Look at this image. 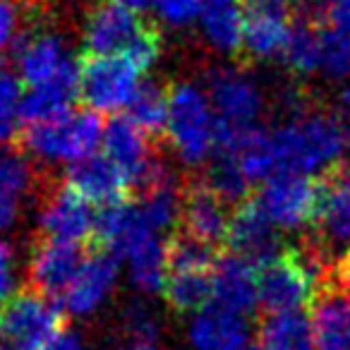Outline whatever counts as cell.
I'll return each instance as SVG.
<instances>
[{"instance_id":"cell-8","label":"cell","mask_w":350,"mask_h":350,"mask_svg":"<svg viewBox=\"0 0 350 350\" xmlns=\"http://www.w3.org/2000/svg\"><path fill=\"white\" fill-rule=\"evenodd\" d=\"M259 200L281 228L312 226L321 204V178L283 170L264 180Z\"/></svg>"},{"instance_id":"cell-29","label":"cell","mask_w":350,"mask_h":350,"mask_svg":"<svg viewBox=\"0 0 350 350\" xmlns=\"http://www.w3.org/2000/svg\"><path fill=\"white\" fill-rule=\"evenodd\" d=\"M209 185L224 197L228 204H238L245 197H250V185L252 183L247 180L243 165H240L238 156L235 154H226V151H216L214 165H211L209 175H206Z\"/></svg>"},{"instance_id":"cell-36","label":"cell","mask_w":350,"mask_h":350,"mask_svg":"<svg viewBox=\"0 0 350 350\" xmlns=\"http://www.w3.org/2000/svg\"><path fill=\"white\" fill-rule=\"evenodd\" d=\"M12 283V250L0 243V302L10 295Z\"/></svg>"},{"instance_id":"cell-11","label":"cell","mask_w":350,"mask_h":350,"mask_svg":"<svg viewBox=\"0 0 350 350\" xmlns=\"http://www.w3.org/2000/svg\"><path fill=\"white\" fill-rule=\"evenodd\" d=\"M94 206L68 180L49 187L41 204V235L89 245L96 228Z\"/></svg>"},{"instance_id":"cell-25","label":"cell","mask_w":350,"mask_h":350,"mask_svg":"<svg viewBox=\"0 0 350 350\" xmlns=\"http://www.w3.org/2000/svg\"><path fill=\"white\" fill-rule=\"evenodd\" d=\"M161 295L178 314L200 312L214 300V271H168Z\"/></svg>"},{"instance_id":"cell-43","label":"cell","mask_w":350,"mask_h":350,"mask_svg":"<svg viewBox=\"0 0 350 350\" xmlns=\"http://www.w3.org/2000/svg\"><path fill=\"white\" fill-rule=\"evenodd\" d=\"M345 135H348V142H350V116H348V125H345Z\"/></svg>"},{"instance_id":"cell-38","label":"cell","mask_w":350,"mask_h":350,"mask_svg":"<svg viewBox=\"0 0 350 350\" xmlns=\"http://www.w3.org/2000/svg\"><path fill=\"white\" fill-rule=\"evenodd\" d=\"M49 350H82V340H79V336L72 334V331H65Z\"/></svg>"},{"instance_id":"cell-6","label":"cell","mask_w":350,"mask_h":350,"mask_svg":"<svg viewBox=\"0 0 350 350\" xmlns=\"http://www.w3.org/2000/svg\"><path fill=\"white\" fill-rule=\"evenodd\" d=\"M79 89L77 98L96 113H116L132 101L137 87V72H142L125 55L87 53L77 60Z\"/></svg>"},{"instance_id":"cell-42","label":"cell","mask_w":350,"mask_h":350,"mask_svg":"<svg viewBox=\"0 0 350 350\" xmlns=\"http://www.w3.org/2000/svg\"><path fill=\"white\" fill-rule=\"evenodd\" d=\"M0 350H10V348H8V343H5V338H3V334H0Z\"/></svg>"},{"instance_id":"cell-35","label":"cell","mask_w":350,"mask_h":350,"mask_svg":"<svg viewBox=\"0 0 350 350\" xmlns=\"http://www.w3.org/2000/svg\"><path fill=\"white\" fill-rule=\"evenodd\" d=\"M17 22H20L17 0H0V55L10 46V41L15 39Z\"/></svg>"},{"instance_id":"cell-37","label":"cell","mask_w":350,"mask_h":350,"mask_svg":"<svg viewBox=\"0 0 350 350\" xmlns=\"http://www.w3.org/2000/svg\"><path fill=\"white\" fill-rule=\"evenodd\" d=\"M331 276H334V281L350 295V247L345 250L338 257V262L334 264V273H331Z\"/></svg>"},{"instance_id":"cell-10","label":"cell","mask_w":350,"mask_h":350,"mask_svg":"<svg viewBox=\"0 0 350 350\" xmlns=\"http://www.w3.org/2000/svg\"><path fill=\"white\" fill-rule=\"evenodd\" d=\"M226 250L252 259L257 267L283 250L281 235L276 230V221L264 209L259 192H252V195L245 197L243 202H238L233 206Z\"/></svg>"},{"instance_id":"cell-4","label":"cell","mask_w":350,"mask_h":350,"mask_svg":"<svg viewBox=\"0 0 350 350\" xmlns=\"http://www.w3.org/2000/svg\"><path fill=\"white\" fill-rule=\"evenodd\" d=\"M103 122L96 111H65L55 118L41 122L20 125L15 146L25 154L41 159H65L77 161L94 154L96 144L103 139Z\"/></svg>"},{"instance_id":"cell-16","label":"cell","mask_w":350,"mask_h":350,"mask_svg":"<svg viewBox=\"0 0 350 350\" xmlns=\"http://www.w3.org/2000/svg\"><path fill=\"white\" fill-rule=\"evenodd\" d=\"M214 300L250 312L259 307V269L252 259L224 250L214 267Z\"/></svg>"},{"instance_id":"cell-20","label":"cell","mask_w":350,"mask_h":350,"mask_svg":"<svg viewBox=\"0 0 350 350\" xmlns=\"http://www.w3.org/2000/svg\"><path fill=\"white\" fill-rule=\"evenodd\" d=\"M79 89V65L70 60L58 77L41 87H31L20 101V125L41 122L70 111V103L77 98Z\"/></svg>"},{"instance_id":"cell-12","label":"cell","mask_w":350,"mask_h":350,"mask_svg":"<svg viewBox=\"0 0 350 350\" xmlns=\"http://www.w3.org/2000/svg\"><path fill=\"white\" fill-rule=\"evenodd\" d=\"M226 204L228 202L209 185L206 178L190 180L183 187L178 228L185 230L192 238L202 240V243L226 250V238H228V224H230Z\"/></svg>"},{"instance_id":"cell-26","label":"cell","mask_w":350,"mask_h":350,"mask_svg":"<svg viewBox=\"0 0 350 350\" xmlns=\"http://www.w3.org/2000/svg\"><path fill=\"white\" fill-rule=\"evenodd\" d=\"M31 185V165L27 154L15 144L12 149L0 151V228L15 221L17 204L25 190Z\"/></svg>"},{"instance_id":"cell-40","label":"cell","mask_w":350,"mask_h":350,"mask_svg":"<svg viewBox=\"0 0 350 350\" xmlns=\"http://www.w3.org/2000/svg\"><path fill=\"white\" fill-rule=\"evenodd\" d=\"M127 350H159V348H154V345H149V343H137V345H132V348H127Z\"/></svg>"},{"instance_id":"cell-19","label":"cell","mask_w":350,"mask_h":350,"mask_svg":"<svg viewBox=\"0 0 350 350\" xmlns=\"http://www.w3.org/2000/svg\"><path fill=\"white\" fill-rule=\"evenodd\" d=\"M154 142L146 137V132L132 120L130 116H113L103 130V151L125 170L127 180H135L137 175L156 159L151 154Z\"/></svg>"},{"instance_id":"cell-14","label":"cell","mask_w":350,"mask_h":350,"mask_svg":"<svg viewBox=\"0 0 350 350\" xmlns=\"http://www.w3.org/2000/svg\"><path fill=\"white\" fill-rule=\"evenodd\" d=\"M68 183L101 209L132 200V187L125 170L106 151L72 161L68 168Z\"/></svg>"},{"instance_id":"cell-18","label":"cell","mask_w":350,"mask_h":350,"mask_svg":"<svg viewBox=\"0 0 350 350\" xmlns=\"http://www.w3.org/2000/svg\"><path fill=\"white\" fill-rule=\"evenodd\" d=\"M116 262L118 259L106 250L89 247L87 259H84L82 269H79L68 295H65V307L75 314H89L92 310H96V305L113 288Z\"/></svg>"},{"instance_id":"cell-30","label":"cell","mask_w":350,"mask_h":350,"mask_svg":"<svg viewBox=\"0 0 350 350\" xmlns=\"http://www.w3.org/2000/svg\"><path fill=\"white\" fill-rule=\"evenodd\" d=\"M321 70L336 79L350 75V34L321 25Z\"/></svg>"},{"instance_id":"cell-39","label":"cell","mask_w":350,"mask_h":350,"mask_svg":"<svg viewBox=\"0 0 350 350\" xmlns=\"http://www.w3.org/2000/svg\"><path fill=\"white\" fill-rule=\"evenodd\" d=\"M120 3H127V5L137 8V10H142V8H144V3H146V0H120Z\"/></svg>"},{"instance_id":"cell-5","label":"cell","mask_w":350,"mask_h":350,"mask_svg":"<svg viewBox=\"0 0 350 350\" xmlns=\"http://www.w3.org/2000/svg\"><path fill=\"white\" fill-rule=\"evenodd\" d=\"M259 310L269 312L297 310L310 305L317 283L329 276L321 264L310 257L307 250L283 247L267 262L259 264Z\"/></svg>"},{"instance_id":"cell-2","label":"cell","mask_w":350,"mask_h":350,"mask_svg":"<svg viewBox=\"0 0 350 350\" xmlns=\"http://www.w3.org/2000/svg\"><path fill=\"white\" fill-rule=\"evenodd\" d=\"M345 127L329 113H302L271 132L278 173H312L338 161L345 146Z\"/></svg>"},{"instance_id":"cell-23","label":"cell","mask_w":350,"mask_h":350,"mask_svg":"<svg viewBox=\"0 0 350 350\" xmlns=\"http://www.w3.org/2000/svg\"><path fill=\"white\" fill-rule=\"evenodd\" d=\"M170 92L173 87H165L159 79H144L137 87L132 101L127 103V116L146 132L154 144L161 142V137H168Z\"/></svg>"},{"instance_id":"cell-13","label":"cell","mask_w":350,"mask_h":350,"mask_svg":"<svg viewBox=\"0 0 350 350\" xmlns=\"http://www.w3.org/2000/svg\"><path fill=\"white\" fill-rule=\"evenodd\" d=\"M310 321L317 350H350V295L326 276L310 300Z\"/></svg>"},{"instance_id":"cell-27","label":"cell","mask_w":350,"mask_h":350,"mask_svg":"<svg viewBox=\"0 0 350 350\" xmlns=\"http://www.w3.org/2000/svg\"><path fill=\"white\" fill-rule=\"evenodd\" d=\"M283 60L295 72H314L321 70V25L312 17H300L293 22L291 36L283 49Z\"/></svg>"},{"instance_id":"cell-1","label":"cell","mask_w":350,"mask_h":350,"mask_svg":"<svg viewBox=\"0 0 350 350\" xmlns=\"http://www.w3.org/2000/svg\"><path fill=\"white\" fill-rule=\"evenodd\" d=\"M84 49L98 55H125L146 70L161 53V31L137 8L120 0H101L87 15Z\"/></svg>"},{"instance_id":"cell-7","label":"cell","mask_w":350,"mask_h":350,"mask_svg":"<svg viewBox=\"0 0 350 350\" xmlns=\"http://www.w3.org/2000/svg\"><path fill=\"white\" fill-rule=\"evenodd\" d=\"M168 139L185 163H202L216 144V118L206 96L192 84L170 92Z\"/></svg>"},{"instance_id":"cell-21","label":"cell","mask_w":350,"mask_h":350,"mask_svg":"<svg viewBox=\"0 0 350 350\" xmlns=\"http://www.w3.org/2000/svg\"><path fill=\"white\" fill-rule=\"evenodd\" d=\"M257 331L267 350H317L312 321L300 310L262 314Z\"/></svg>"},{"instance_id":"cell-28","label":"cell","mask_w":350,"mask_h":350,"mask_svg":"<svg viewBox=\"0 0 350 350\" xmlns=\"http://www.w3.org/2000/svg\"><path fill=\"white\" fill-rule=\"evenodd\" d=\"M132 281L139 291L154 293L161 291L168 276V250L159 238H151L130 257Z\"/></svg>"},{"instance_id":"cell-22","label":"cell","mask_w":350,"mask_h":350,"mask_svg":"<svg viewBox=\"0 0 350 350\" xmlns=\"http://www.w3.org/2000/svg\"><path fill=\"white\" fill-rule=\"evenodd\" d=\"M70 63L65 55V46L58 36L41 34L36 39L25 41L20 51V79L27 89L41 87L63 72Z\"/></svg>"},{"instance_id":"cell-15","label":"cell","mask_w":350,"mask_h":350,"mask_svg":"<svg viewBox=\"0 0 350 350\" xmlns=\"http://www.w3.org/2000/svg\"><path fill=\"white\" fill-rule=\"evenodd\" d=\"M190 338L197 350H243L250 338V324L245 312L211 300L197 312Z\"/></svg>"},{"instance_id":"cell-33","label":"cell","mask_w":350,"mask_h":350,"mask_svg":"<svg viewBox=\"0 0 350 350\" xmlns=\"http://www.w3.org/2000/svg\"><path fill=\"white\" fill-rule=\"evenodd\" d=\"M159 12L173 25H187L204 8V0H154Z\"/></svg>"},{"instance_id":"cell-34","label":"cell","mask_w":350,"mask_h":350,"mask_svg":"<svg viewBox=\"0 0 350 350\" xmlns=\"http://www.w3.org/2000/svg\"><path fill=\"white\" fill-rule=\"evenodd\" d=\"M125 329L130 336H135L139 343H149L156 336V321L149 314V310L142 305H132L125 312Z\"/></svg>"},{"instance_id":"cell-17","label":"cell","mask_w":350,"mask_h":350,"mask_svg":"<svg viewBox=\"0 0 350 350\" xmlns=\"http://www.w3.org/2000/svg\"><path fill=\"white\" fill-rule=\"evenodd\" d=\"M211 101L219 118L240 130L254 127L262 108V94L250 77L238 70H221L211 77Z\"/></svg>"},{"instance_id":"cell-32","label":"cell","mask_w":350,"mask_h":350,"mask_svg":"<svg viewBox=\"0 0 350 350\" xmlns=\"http://www.w3.org/2000/svg\"><path fill=\"white\" fill-rule=\"evenodd\" d=\"M307 17L331 29L350 34V0H319L317 10Z\"/></svg>"},{"instance_id":"cell-31","label":"cell","mask_w":350,"mask_h":350,"mask_svg":"<svg viewBox=\"0 0 350 350\" xmlns=\"http://www.w3.org/2000/svg\"><path fill=\"white\" fill-rule=\"evenodd\" d=\"M22 79L8 70H0V142L12 137L15 122L20 120Z\"/></svg>"},{"instance_id":"cell-24","label":"cell","mask_w":350,"mask_h":350,"mask_svg":"<svg viewBox=\"0 0 350 350\" xmlns=\"http://www.w3.org/2000/svg\"><path fill=\"white\" fill-rule=\"evenodd\" d=\"M202 27L216 49L226 53L243 51L245 46V12L240 0H204Z\"/></svg>"},{"instance_id":"cell-9","label":"cell","mask_w":350,"mask_h":350,"mask_svg":"<svg viewBox=\"0 0 350 350\" xmlns=\"http://www.w3.org/2000/svg\"><path fill=\"white\" fill-rule=\"evenodd\" d=\"M89 254V245L41 235L34 243L27 267V283L44 295L63 300Z\"/></svg>"},{"instance_id":"cell-3","label":"cell","mask_w":350,"mask_h":350,"mask_svg":"<svg viewBox=\"0 0 350 350\" xmlns=\"http://www.w3.org/2000/svg\"><path fill=\"white\" fill-rule=\"evenodd\" d=\"M68 307L29 283L0 302V334L10 350H49L68 331Z\"/></svg>"},{"instance_id":"cell-41","label":"cell","mask_w":350,"mask_h":350,"mask_svg":"<svg viewBox=\"0 0 350 350\" xmlns=\"http://www.w3.org/2000/svg\"><path fill=\"white\" fill-rule=\"evenodd\" d=\"M243 350H267V348H264V345H262V343H259V340H257V343H247V345H245Z\"/></svg>"}]
</instances>
